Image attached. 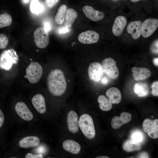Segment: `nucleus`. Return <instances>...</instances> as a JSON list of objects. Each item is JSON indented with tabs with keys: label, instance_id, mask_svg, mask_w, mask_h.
Wrapping results in <instances>:
<instances>
[{
	"label": "nucleus",
	"instance_id": "c85d7f7f",
	"mask_svg": "<svg viewBox=\"0 0 158 158\" xmlns=\"http://www.w3.org/2000/svg\"><path fill=\"white\" fill-rule=\"evenodd\" d=\"M131 137L132 140L140 143L142 141L143 139L142 133L138 131L134 132L131 134Z\"/></svg>",
	"mask_w": 158,
	"mask_h": 158
},
{
	"label": "nucleus",
	"instance_id": "cd10ccee",
	"mask_svg": "<svg viewBox=\"0 0 158 158\" xmlns=\"http://www.w3.org/2000/svg\"><path fill=\"white\" fill-rule=\"evenodd\" d=\"M12 22L11 17L8 13H5L0 14V28L9 26Z\"/></svg>",
	"mask_w": 158,
	"mask_h": 158
},
{
	"label": "nucleus",
	"instance_id": "f704fd0d",
	"mask_svg": "<svg viewBox=\"0 0 158 158\" xmlns=\"http://www.w3.org/2000/svg\"><path fill=\"white\" fill-rule=\"evenodd\" d=\"M4 120V114L0 109V128L2 126Z\"/></svg>",
	"mask_w": 158,
	"mask_h": 158
},
{
	"label": "nucleus",
	"instance_id": "6ab92c4d",
	"mask_svg": "<svg viewBox=\"0 0 158 158\" xmlns=\"http://www.w3.org/2000/svg\"><path fill=\"white\" fill-rule=\"evenodd\" d=\"M133 75L136 81L143 80L150 77L151 73L149 69L146 68L134 66L131 69Z\"/></svg>",
	"mask_w": 158,
	"mask_h": 158
},
{
	"label": "nucleus",
	"instance_id": "4be33fe9",
	"mask_svg": "<svg viewBox=\"0 0 158 158\" xmlns=\"http://www.w3.org/2000/svg\"><path fill=\"white\" fill-rule=\"evenodd\" d=\"M133 90L135 94L140 97H146L149 93L148 85L145 82H140L135 83L134 86Z\"/></svg>",
	"mask_w": 158,
	"mask_h": 158
},
{
	"label": "nucleus",
	"instance_id": "58836bf2",
	"mask_svg": "<svg viewBox=\"0 0 158 158\" xmlns=\"http://www.w3.org/2000/svg\"><path fill=\"white\" fill-rule=\"evenodd\" d=\"M158 58H154L153 60V63L156 66H158Z\"/></svg>",
	"mask_w": 158,
	"mask_h": 158
},
{
	"label": "nucleus",
	"instance_id": "f3484780",
	"mask_svg": "<svg viewBox=\"0 0 158 158\" xmlns=\"http://www.w3.org/2000/svg\"><path fill=\"white\" fill-rule=\"evenodd\" d=\"M40 141V138L37 136H29L20 140L18 142V145L19 147L23 148L35 147L39 145Z\"/></svg>",
	"mask_w": 158,
	"mask_h": 158
},
{
	"label": "nucleus",
	"instance_id": "dca6fc26",
	"mask_svg": "<svg viewBox=\"0 0 158 158\" xmlns=\"http://www.w3.org/2000/svg\"><path fill=\"white\" fill-rule=\"evenodd\" d=\"M142 24L141 21L137 20L132 21L128 25L127 31L131 35L134 39H138L141 35Z\"/></svg>",
	"mask_w": 158,
	"mask_h": 158
},
{
	"label": "nucleus",
	"instance_id": "c9c22d12",
	"mask_svg": "<svg viewBox=\"0 0 158 158\" xmlns=\"http://www.w3.org/2000/svg\"><path fill=\"white\" fill-rule=\"evenodd\" d=\"M44 28L47 32L49 31L51 28V25L48 22H45L44 24Z\"/></svg>",
	"mask_w": 158,
	"mask_h": 158
},
{
	"label": "nucleus",
	"instance_id": "a878e982",
	"mask_svg": "<svg viewBox=\"0 0 158 158\" xmlns=\"http://www.w3.org/2000/svg\"><path fill=\"white\" fill-rule=\"evenodd\" d=\"M67 10V7L65 5H62L59 7L55 18L57 24L61 25L63 23Z\"/></svg>",
	"mask_w": 158,
	"mask_h": 158
},
{
	"label": "nucleus",
	"instance_id": "37998d69",
	"mask_svg": "<svg viewBox=\"0 0 158 158\" xmlns=\"http://www.w3.org/2000/svg\"><path fill=\"white\" fill-rule=\"evenodd\" d=\"M114 0V1H115V0Z\"/></svg>",
	"mask_w": 158,
	"mask_h": 158
},
{
	"label": "nucleus",
	"instance_id": "5701e85b",
	"mask_svg": "<svg viewBox=\"0 0 158 158\" xmlns=\"http://www.w3.org/2000/svg\"><path fill=\"white\" fill-rule=\"evenodd\" d=\"M76 11L72 8L67 10L65 17L64 25L71 28L73 25L77 16Z\"/></svg>",
	"mask_w": 158,
	"mask_h": 158
},
{
	"label": "nucleus",
	"instance_id": "f8f14e48",
	"mask_svg": "<svg viewBox=\"0 0 158 158\" xmlns=\"http://www.w3.org/2000/svg\"><path fill=\"white\" fill-rule=\"evenodd\" d=\"M82 10L87 17L94 21L101 20L104 16V14L103 12L96 10L92 7L89 6H84Z\"/></svg>",
	"mask_w": 158,
	"mask_h": 158
},
{
	"label": "nucleus",
	"instance_id": "9b49d317",
	"mask_svg": "<svg viewBox=\"0 0 158 158\" xmlns=\"http://www.w3.org/2000/svg\"><path fill=\"white\" fill-rule=\"evenodd\" d=\"M99 36L96 32L87 30L80 33L78 39L80 42L85 44H92L97 43L98 41Z\"/></svg>",
	"mask_w": 158,
	"mask_h": 158
},
{
	"label": "nucleus",
	"instance_id": "7c9ffc66",
	"mask_svg": "<svg viewBox=\"0 0 158 158\" xmlns=\"http://www.w3.org/2000/svg\"><path fill=\"white\" fill-rule=\"evenodd\" d=\"M151 88L152 89V93L154 96H158V82L156 81L154 82L152 84Z\"/></svg>",
	"mask_w": 158,
	"mask_h": 158
},
{
	"label": "nucleus",
	"instance_id": "6e6552de",
	"mask_svg": "<svg viewBox=\"0 0 158 158\" xmlns=\"http://www.w3.org/2000/svg\"><path fill=\"white\" fill-rule=\"evenodd\" d=\"M158 27L157 19L151 18L147 19L142 24L141 35L144 38H147L154 32Z\"/></svg>",
	"mask_w": 158,
	"mask_h": 158
},
{
	"label": "nucleus",
	"instance_id": "ea45409f",
	"mask_svg": "<svg viewBox=\"0 0 158 158\" xmlns=\"http://www.w3.org/2000/svg\"><path fill=\"white\" fill-rule=\"evenodd\" d=\"M96 158H109V157L107 156H99L95 157Z\"/></svg>",
	"mask_w": 158,
	"mask_h": 158
},
{
	"label": "nucleus",
	"instance_id": "aec40b11",
	"mask_svg": "<svg viewBox=\"0 0 158 158\" xmlns=\"http://www.w3.org/2000/svg\"><path fill=\"white\" fill-rule=\"evenodd\" d=\"M106 95L112 104H118L121 101V92L118 89L115 87H111L108 89L106 92Z\"/></svg>",
	"mask_w": 158,
	"mask_h": 158
},
{
	"label": "nucleus",
	"instance_id": "bb28decb",
	"mask_svg": "<svg viewBox=\"0 0 158 158\" xmlns=\"http://www.w3.org/2000/svg\"><path fill=\"white\" fill-rule=\"evenodd\" d=\"M30 8L32 13L38 14L43 12L44 8L43 5L38 0H32L30 5Z\"/></svg>",
	"mask_w": 158,
	"mask_h": 158
},
{
	"label": "nucleus",
	"instance_id": "9d476101",
	"mask_svg": "<svg viewBox=\"0 0 158 158\" xmlns=\"http://www.w3.org/2000/svg\"><path fill=\"white\" fill-rule=\"evenodd\" d=\"M15 109L18 115L22 119L27 121H31L33 115L27 105L24 102H17L15 106Z\"/></svg>",
	"mask_w": 158,
	"mask_h": 158
},
{
	"label": "nucleus",
	"instance_id": "7ed1b4c3",
	"mask_svg": "<svg viewBox=\"0 0 158 158\" xmlns=\"http://www.w3.org/2000/svg\"><path fill=\"white\" fill-rule=\"evenodd\" d=\"M19 60L16 51L13 49L5 50L0 55V69L9 70Z\"/></svg>",
	"mask_w": 158,
	"mask_h": 158
},
{
	"label": "nucleus",
	"instance_id": "393cba45",
	"mask_svg": "<svg viewBox=\"0 0 158 158\" xmlns=\"http://www.w3.org/2000/svg\"><path fill=\"white\" fill-rule=\"evenodd\" d=\"M97 101L99 104V107L102 111H108L112 109V104L105 96L99 95L98 97Z\"/></svg>",
	"mask_w": 158,
	"mask_h": 158
},
{
	"label": "nucleus",
	"instance_id": "4468645a",
	"mask_svg": "<svg viewBox=\"0 0 158 158\" xmlns=\"http://www.w3.org/2000/svg\"><path fill=\"white\" fill-rule=\"evenodd\" d=\"M131 119V115L130 114L122 112L119 117L115 116L112 118L111 122V127L114 129H118L123 125L128 123Z\"/></svg>",
	"mask_w": 158,
	"mask_h": 158
},
{
	"label": "nucleus",
	"instance_id": "412c9836",
	"mask_svg": "<svg viewBox=\"0 0 158 158\" xmlns=\"http://www.w3.org/2000/svg\"><path fill=\"white\" fill-rule=\"evenodd\" d=\"M62 146L65 150L75 154L79 153L81 150L80 145L76 141L71 140H65L63 142Z\"/></svg>",
	"mask_w": 158,
	"mask_h": 158
},
{
	"label": "nucleus",
	"instance_id": "2eb2a0df",
	"mask_svg": "<svg viewBox=\"0 0 158 158\" xmlns=\"http://www.w3.org/2000/svg\"><path fill=\"white\" fill-rule=\"evenodd\" d=\"M127 22L126 18L123 16H120L116 18L112 28V32L114 35L118 37L121 35Z\"/></svg>",
	"mask_w": 158,
	"mask_h": 158
},
{
	"label": "nucleus",
	"instance_id": "2f4dec72",
	"mask_svg": "<svg viewBox=\"0 0 158 158\" xmlns=\"http://www.w3.org/2000/svg\"><path fill=\"white\" fill-rule=\"evenodd\" d=\"M70 28L67 27L65 25L59 27L58 29V32L60 34H64L70 31Z\"/></svg>",
	"mask_w": 158,
	"mask_h": 158
},
{
	"label": "nucleus",
	"instance_id": "423d86ee",
	"mask_svg": "<svg viewBox=\"0 0 158 158\" xmlns=\"http://www.w3.org/2000/svg\"><path fill=\"white\" fill-rule=\"evenodd\" d=\"M34 38L35 43L37 47L43 49L47 47L49 42V35L43 27H39L35 31Z\"/></svg>",
	"mask_w": 158,
	"mask_h": 158
},
{
	"label": "nucleus",
	"instance_id": "0eeeda50",
	"mask_svg": "<svg viewBox=\"0 0 158 158\" xmlns=\"http://www.w3.org/2000/svg\"><path fill=\"white\" fill-rule=\"evenodd\" d=\"M142 126L143 130L148 136L153 139L158 138V120H152L146 118L143 121Z\"/></svg>",
	"mask_w": 158,
	"mask_h": 158
},
{
	"label": "nucleus",
	"instance_id": "a211bd4d",
	"mask_svg": "<svg viewBox=\"0 0 158 158\" xmlns=\"http://www.w3.org/2000/svg\"><path fill=\"white\" fill-rule=\"evenodd\" d=\"M31 102L34 107L39 113L43 114L46 111L45 99L41 94H37L32 99Z\"/></svg>",
	"mask_w": 158,
	"mask_h": 158
},
{
	"label": "nucleus",
	"instance_id": "1a4fd4ad",
	"mask_svg": "<svg viewBox=\"0 0 158 158\" xmlns=\"http://www.w3.org/2000/svg\"><path fill=\"white\" fill-rule=\"evenodd\" d=\"M88 72L91 80L95 82L99 81L102 77L104 73L102 65L98 62L91 63L88 67Z\"/></svg>",
	"mask_w": 158,
	"mask_h": 158
},
{
	"label": "nucleus",
	"instance_id": "79ce46f5",
	"mask_svg": "<svg viewBox=\"0 0 158 158\" xmlns=\"http://www.w3.org/2000/svg\"><path fill=\"white\" fill-rule=\"evenodd\" d=\"M24 1L25 3H27L28 2L29 0H23Z\"/></svg>",
	"mask_w": 158,
	"mask_h": 158
},
{
	"label": "nucleus",
	"instance_id": "473e14b6",
	"mask_svg": "<svg viewBox=\"0 0 158 158\" xmlns=\"http://www.w3.org/2000/svg\"><path fill=\"white\" fill-rule=\"evenodd\" d=\"M43 155L41 154H34L30 153H28L25 156V158H43Z\"/></svg>",
	"mask_w": 158,
	"mask_h": 158
},
{
	"label": "nucleus",
	"instance_id": "ddd939ff",
	"mask_svg": "<svg viewBox=\"0 0 158 158\" xmlns=\"http://www.w3.org/2000/svg\"><path fill=\"white\" fill-rule=\"evenodd\" d=\"M78 119L76 112L70 111L67 115V121L69 131L72 133H76L79 130Z\"/></svg>",
	"mask_w": 158,
	"mask_h": 158
},
{
	"label": "nucleus",
	"instance_id": "f257e3e1",
	"mask_svg": "<svg viewBox=\"0 0 158 158\" xmlns=\"http://www.w3.org/2000/svg\"><path fill=\"white\" fill-rule=\"evenodd\" d=\"M48 89L53 95L59 96L65 92L67 83L63 72L56 69L49 73L47 79Z\"/></svg>",
	"mask_w": 158,
	"mask_h": 158
},
{
	"label": "nucleus",
	"instance_id": "b1692460",
	"mask_svg": "<svg viewBox=\"0 0 158 158\" xmlns=\"http://www.w3.org/2000/svg\"><path fill=\"white\" fill-rule=\"evenodd\" d=\"M123 148L126 152H130L140 150L141 149V146L140 143L135 142L131 139H129L124 142Z\"/></svg>",
	"mask_w": 158,
	"mask_h": 158
},
{
	"label": "nucleus",
	"instance_id": "39448f33",
	"mask_svg": "<svg viewBox=\"0 0 158 158\" xmlns=\"http://www.w3.org/2000/svg\"><path fill=\"white\" fill-rule=\"evenodd\" d=\"M104 72L111 78H116L119 74V71L115 60L111 58H107L102 61Z\"/></svg>",
	"mask_w": 158,
	"mask_h": 158
},
{
	"label": "nucleus",
	"instance_id": "20e7f679",
	"mask_svg": "<svg viewBox=\"0 0 158 158\" xmlns=\"http://www.w3.org/2000/svg\"><path fill=\"white\" fill-rule=\"evenodd\" d=\"M43 69L41 65L37 62H31L26 70V77L31 83L38 82L41 78Z\"/></svg>",
	"mask_w": 158,
	"mask_h": 158
},
{
	"label": "nucleus",
	"instance_id": "f03ea898",
	"mask_svg": "<svg viewBox=\"0 0 158 158\" xmlns=\"http://www.w3.org/2000/svg\"><path fill=\"white\" fill-rule=\"evenodd\" d=\"M79 127L84 135L88 139H93L95 131L93 119L89 114H84L80 116L78 121Z\"/></svg>",
	"mask_w": 158,
	"mask_h": 158
},
{
	"label": "nucleus",
	"instance_id": "e433bc0d",
	"mask_svg": "<svg viewBox=\"0 0 158 158\" xmlns=\"http://www.w3.org/2000/svg\"><path fill=\"white\" fill-rule=\"evenodd\" d=\"M138 158H149V155L147 153L145 152H142L139 155Z\"/></svg>",
	"mask_w": 158,
	"mask_h": 158
},
{
	"label": "nucleus",
	"instance_id": "a19ab883",
	"mask_svg": "<svg viewBox=\"0 0 158 158\" xmlns=\"http://www.w3.org/2000/svg\"><path fill=\"white\" fill-rule=\"evenodd\" d=\"M141 0H130L131 1L133 2H137Z\"/></svg>",
	"mask_w": 158,
	"mask_h": 158
},
{
	"label": "nucleus",
	"instance_id": "c756f323",
	"mask_svg": "<svg viewBox=\"0 0 158 158\" xmlns=\"http://www.w3.org/2000/svg\"><path fill=\"white\" fill-rule=\"evenodd\" d=\"M8 43V40L7 36L5 34H0V49L6 48Z\"/></svg>",
	"mask_w": 158,
	"mask_h": 158
},
{
	"label": "nucleus",
	"instance_id": "72a5a7b5",
	"mask_svg": "<svg viewBox=\"0 0 158 158\" xmlns=\"http://www.w3.org/2000/svg\"><path fill=\"white\" fill-rule=\"evenodd\" d=\"M59 0H45L47 6L50 8L54 6L59 2Z\"/></svg>",
	"mask_w": 158,
	"mask_h": 158
},
{
	"label": "nucleus",
	"instance_id": "4c0bfd02",
	"mask_svg": "<svg viewBox=\"0 0 158 158\" xmlns=\"http://www.w3.org/2000/svg\"><path fill=\"white\" fill-rule=\"evenodd\" d=\"M108 80L106 77H104L102 79V83L104 84H106L108 83Z\"/></svg>",
	"mask_w": 158,
	"mask_h": 158
}]
</instances>
